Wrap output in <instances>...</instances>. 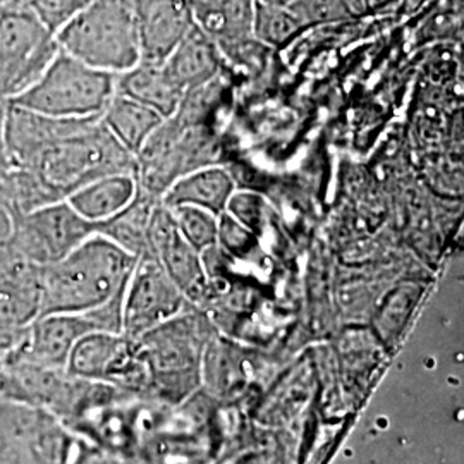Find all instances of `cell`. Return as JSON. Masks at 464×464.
Here are the masks:
<instances>
[{
  "label": "cell",
  "mask_w": 464,
  "mask_h": 464,
  "mask_svg": "<svg viewBox=\"0 0 464 464\" xmlns=\"http://www.w3.org/2000/svg\"><path fill=\"white\" fill-rule=\"evenodd\" d=\"M138 258L93 234L63 260L42 266L40 316L86 314L126 291Z\"/></svg>",
  "instance_id": "6da1fadb"
},
{
  "label": "cell",
  "mask_w": 464,
  "mask_h": 464,
  "mask_svg": "<svg viewBox=\"0 0 464 464\" xmlns=\"http://www.w3.org/2000/svg\"><path fill=\"white\" fill-rule=\"evenodd\" d=\"M16 167V166H14ZM32 170L55 201L109 174H136V157L124 149L99 117L74 119L69 130L23 166Z\"/></svg>",
  "instance_id": "7a4b0ae2"
},
{
  "label": "cell",
  "mask_w": 464,
  "mask_h": 464,
  "mask_svg": "<svg viewBox=\"0 0 464 464\" xmlns=\"http://www.w3.org/2000/svg\"><path fill=\"white\" fill-rule=\"evenodd\" d=\"M216 334L210 316L191 304L183 314L136 339L149 370L147 394L167 402H183L197 392L205 349Z\"/></svg>",
  "instance_id": "3957f363"
},
{
  "label": "cell",
  "mask_w": 464,
  "mask_h": 464,
  "mask_svg": "<svg viewBox=\"0 0 464 464\" xmlns=\"http://www.w3.org/2000/svg\"><path fill=\"white\" fill-rule=\"evenodd\" d=\"M59 49L88 66L122 74L140 64L133 0H90L57 34Z\"/></svg>",
  "instance_id": "277c9868"
},
{
  "label": "cell",
  "mask_w": 464,
  "mask_h": 464,
  "mask_svg": "<svg viewBox=\"0 0 464 464\" xmlns=\"http://www.w3.org/2000/svg\"><path fill=\"white\" fill-rule=\"evenodd\" d=\"M116 80L59 50L42 78L11 103L59 119L99 117L116 95Z\"/></svg>",
  "instance_id": "5b68a950"
},
{
  "label": "cell",
  "mask_w": 464,
  "mask_h": 464,
  "mask_svg": "<svg viewBox=\"0 0 464 464\" xmlns=\"http://www.w3.org/2000/svg\"><path fill=\"white\" fill-rule=\"evenodd\" d=\"M218 145L212 124H198L174 116L166 119L136 155L140 189L162 199L167 189L186 174L218 164Z\"/></svg>",
  "instance_id": "8992f818"
},
{
  "label": "cell",
  "mask_w": 464,
  "mask_h": 464,
  "mask_svg": "<svg viewBox=\"0 0 464 464\" xmlns=\"http://www.w3.org/2000/svg\"><path fill=\"white\" fill-rule=\"evenodd\" d=\"M124 293L86 314H52L38 316L26 331L4 348L2 358L45 368L66 370L71 351L86 334H122Z\"/></svg>",
  "instance_id": "52a82bcc"
},
{
  "label": "cell",
  "mask_w": 464,
  "mask_h": 464,
  "mask_svg": "<svg viewBox=\"0 0 464 464\" xmlns=\"http://www.w3.org/2000/svg\"><path fill=\"white\" fill-rule=\"evenodd\" d=\"M57 34L23 0L0 4V97L16 99L36 83L59 53Z\"/></svg>",
  "instance_id": "ba28073f"
},
{
  "label": "cell",
  "mask_w": 464,
  "mask_h": 464,
  "mask_svg": "<svg viewBox=\"0 0 464 464\" xmlns=\"http://www.w3.org/2000/svg\"><path fill=\"white\" fill-rule=\"evenodd\" d=\"M66 427L45 410L0 394V464H67Z\"/></svg>",
  "instance_id": "9c48e42d"
},
{
  "label": "cell",
  "mask_w": 464,
  "mask_h": 464,
  "mask_svg": "<svg viewBox=\"0 0 464 464\" xmlns=\"http://www.w3.org/2000/svg\"><path fill=\"white\" fill-rule=\"evenodd\" d=\"M95 234V224L80 216L67 199L13 216L9 246L45 266L55 264Z\"/></svg>",
  "instance_id": "30bf717a"
},
{
  "label": "cell",
  "mask_w": 464,
  "mask_h": 464,
  "mask_svg": "<svg viewBox=\"0 0 464 464\" xmlns=\"http://www.w3.org/2000/svg\"><path fill=\"white\" fill-rule=\"evenodd\" d=\"M66 370L72 377L107 383L128 394L145 396L149 391V370L136 341L124 334H86L71 351Z\"/></svg>",
  "instance_id": "8fae6325"
},
{
  "label": "cell",
  "mask_w": 464,
  "mask_h": 464,
  "mask_svg": "<svg viewBox=\"0 0 464 464\" xmlns=\"http://www.w3.org/2000/svg\"><path fill=\"white\" fill-rule=\"evenodd\" d=\"M191 303L155 258H140L128 282L122 306V334L140 339L183 314Z\"/></svg>",
  "instance_id": "7c38bea8"
},
{
  "label": "cell",
  "mask_w": 464,
  "mask_h": 464,
  "mask_svg": "<svg viewBox=\"0 0 464 464\" xmlns=\"http://www.w3.org/2000/svg\"><path fill=\"white\" fill-rule=\"evenodd\" d=\"M149 256L164 266L169 277L176 282L193 306H203L210 282L201 253L181 236L172 210L162 199L155 205L150 217Z\"/></svg>",
  "instance_id": "4fadbf2b"
},
{
  "label": "cell",
  "mask_w": 464,
  "mask_h": 464,
  "mask_svg": "<svg viewBox=\"0 0 464 464\" xmlns=\"http://www.w3.org/2000/svg\"><path fill=\"white\" fill-rule=\"evenodd\" d=\"M42 266L0 246V344H11L40 316Z\"/></svg>",
  "instance_id": "5bb4252c"
},
{
  "label": "cell",
  "mask_w": 464,
  "mask_h": 464,
  "mask_svg": "<svg viewBox=\"0 0 464 464\" xmlns=\"http://www.w3.org/2000/svg\"><path fill=\"white\" fill-rule=\"evenodd\" d=\"M140 53L145 64L162 66L197 26L189 0H133Z\"/></svg>",
  "instance_id": "9a60e30c"
},
{
  "label": "cell",
  "mask_w": 464,
  "mask_h": 464,
  "mask_svg": "<svg viewBox=\"0 0 464 464\" xmlns=\"http://www.w3.org/2000/svg\"><path fill=\"white\" fill-rule=\"evenodd\" d=\"M172 82L184 92H193L212 83L226 64L216 42L195 26L162 64Z\"/></svg>",
  "instance_id": "2e32d148"
},
{
  "label": "cell",
  "mask_w": 464,
  "mask_h": 464,
  "mask_svg": "<svg viewBox=\"0 0 464 464\" xmlns=\"http://www.w3.org/2000/svg\"><path fill=\"white\" fill-rule=\"evenodd\" d=\"M236 188L231 170L222 164H212L179 178L167 189L162 203L169 208L197 207L220 217Z\"/></svg>",
  "instance_id": "e0dca14e"
},
{
  "label": "cell",
  "mask_w": 464,
  "mask_h": 464,
  "mask_svg": "<svg viewBox=\"0 0 464 464\" xmlns=\"http://www.w3.org/2000/svg\"><path fill=\"white\" fill-rule=\"evenodd\" d=\"M116 92L147 105L164 119L178 112L184 97L183 90L172 82L164 66L145 63L117 74Z\"/></svg>",
  "instance_id": "ac0fdd59"
},
{
  "label": "cell",
  "mask_w": 464,
  "mask_h": 464,
  "mask_svg": "<svg viewBox=\"0 0 464 464\" xmlns=\"http://www.w3.org/2000/svg\"><path fill=\"white\" fill-rule=\"evenodd\" d=\"M195 24L217 45L251 38L256 0H189Z\"/></svg>",
  "instance_id": "d6986e66"
},
{
  "label": "cell",
  "mask_w": 464,
  "mask_h": 464,
  "mask_svg": "<svg viewBox=\"0 0 464 464\" xmlns=\"http://www.w3.org/2000/svg\"><path fill=\"white\" fill-rule=\"evenodd\" d=\"M136 193V176L130 172H121L84 184L66 199L80 216L93 224H99L124 210L133 201Z\"/></svg>",
  "instance_id": "ffe728a7"
},
{
  "label": "cell",
  "mask_w": 464,
  "mask_h": 464,
  "mask_svg": "<svg viewBox=\"0 0 464 464\" xmlns=\"http://www.w3.org/2000/svg\"><path fill=\"white\" fill-rule=\"evenodd\" d=\"M100 119L109 133L130 153H133L134 157L166 121L153 109L136 100L119 95L117 92Z\"/></svg>",
  "instance_id": "44dd1931"
},
{
  "label": "cell",
  "mask_w": 464,
  "mask_h": 464,
  "mask_svg": "<svg viewBox=\"0 0 464 464\" xmlns=\"http://www.w3.org/2000/svg\"><path fill=\"white\" fill-rule=\"evenodd\" d=\"M159 201L138 186L133 201L116 216L95 224V234L107 237L138 260L149 256L150 217Z\"/></svg>",
  "instance_id": "7402d4cb"
},
{
  "label": "cell",
  "mask_w": 464,
  "mask_h": 464,
  "mask_svg": "<svg viewBox=\"0 0 464 464\" xmlns=\"http://www.w3.org/2000/svg\"><path fill=\"white\" fill-rule=\"evenodd\" d=\"M308 28L291 7H282L256 0L251 34L266 49H284Z\"/></svg>",
  "instance_id": "603a6c76"
},
{
  "label": "cell",
  "mask_w": 464,
  "mask_h": 464,
  "mask_svg": "<svg viewBox=\"0 0 464 464\" xmlns=\"http://www.w3.org/2000/svg\"><path fill=\"white\" fill-rule=\"evenodd\" d=\"M291 9L306 28L348 21L365 13L366 0H296Z\"/></svg>",
  "instance_id": "cb8c5ba5"
},
{
  "label": "cell",
  "mask_w": 464,
  "mask_h": 464,
  "mask_svg": "<svg viewBox=\"0 0 464 464\" xmlns=\"http://www.w3.org/2000/svg\"><path fill=\"white\" fill-rule=\"evenodd\" d=\"M170 210L181 236L198 253L216 246L218 217L197 207H176Z\"/></svg>",
  "instance_id": "d4e9b609"
},
{
  "label": "cell",
  "mask_w": 464,
  "mask_h": 464,
  "mask_svg": "<svg viewBox=\"0 0 464 464\" xmlns=\"http://www.w3.org/2000/svg\"><path fill=\"white\" fill-rule=\"evenodd\" d=\"M52 34H59L90 0H23Z\"/></svg>",
  "instance_id": "484cf974"
},
{
  "label": "cell",
  "mask_w": 464,
  "mask_h": 464,
  "mask_svg": "<svg viewBox=\"0 0 464 464\" xmlns=\"http://www.w3.org/2000/svg\"><path fill=\"white\" fill-rule=\"evenodd\" d=\"M226 214L236 218L239 224H243L251 232L260 231L266 224V201L255 191H234L231 199L227 201Z\"/></svg>",
  "instance_id": "4316f807"
},
{
  "label": "cell",
  "mask_w": 464,
  "mask_h": 464,
  "mask_svg": "<svg viewBox=\"0 0 464 464\" xmlns=\"http://www.w3.org/2000/svg\"><path fill=\"white\" fill-rule=\"evenodd\" d=\"M255 241V232L246 229L229 214L218 217V232H217V246L227 256H236L246 253Z\"/></svg>",
  "instance_id": "83f0119b"
},
{
  "label": "cell",
  "mask_w": 464,
  "mask_h": 464,
  "mask_svg": "<svg viewBox=\"0 0 464 464\" xmlns=\"http://www.w3.org/2000/svg\"><path fill=\"white\" fill-rule=\"evenodd\" d=\"M14 198V172L7 159L0 157V205L11 210Z\"/></svg>",
  "instance_id": "f1b7e54d"
},
{
  "label": "cell",
  "mask_w": 464,
  "mask_h": 464,
  "mask_svg": "<svg viewBox=\"0 0 464 464\" xmlns=\"http://www.w3.org/2000/svg\"><path fill=\"white\" fill-rule=\"evenodd\" d=\"M13 232V216L11 212L0 205V246H4Z\"/></svg>",
  "instance_id": "f546056e"
},
{
  "label": "cell",
  "mask_w": 464,
  "mask_h": 464,
  "mask_svg": "<svg viewBox=\"0 0 464 464\" xmlns=\"http://www.w3.org/2000/svg\"><path fill=\"white\" fill-rule=\"evenodd\" d=\"M9 114V100L0 97V157L5 159V126Z\"/></svg>",
  "instance_id": "4dcf8cb0"
},
{
  "label": "cell",
  "mask_w": 464,
  "mask_h": 464,
  "mask_svg": "<svg viewBox=\"0 0 464 464\" xmlns=\"http://www.w3.org/2000/svg\"><path fill=\"white\" fill-rule=\"evenodd\" d=\"M266 4H274V5H282V7H291L296 0H260Z\"/></svg>",
  "instance_id": "1f68e13d"
},
{
  "label": "cell",
  "mask_w": 464,
  "mask_h": 464,
  "mask_svg": "<svg viewBox=\"0 0 464 464\" xmlns=\"http://www.w3.org/2000/svg\"><path fill=\"white\" fill-rule=\"evenodd\" d=\"M7 344H0V356H2V351H4V348H5Z\"/></svg>",
  "instance_id": "d6a6232c"
}]
</instances>
